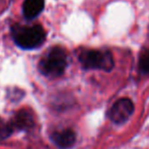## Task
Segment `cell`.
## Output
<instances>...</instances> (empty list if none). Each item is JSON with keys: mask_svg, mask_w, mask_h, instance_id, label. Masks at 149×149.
<instances>
[{"mask_svg": "<svg viewBox=\"0 0 149 149\" xmlns=\"http://www.w3.org/2000/svg\"><path fill=\"white\" fill-rule=\"evenodd\" d=\"M14 43L24 50H35L41 47L46 40V31L40 24H14L11 28Z\"/></svg>", "mask_w": 149, "mask_h": 149, "instance_id": "cell-1", "label": "cell"}, {"mask_svg": "<svg viewBox=\"0 0 149 149\" xmlns=\"http://www.w3.org/2000/svg\"><path fill=\"white\" fill-rule=\"evenodd\" d=\"M68 65V55L64 48L55 46L42 57L39 62V70L44 76L57 78L65 72Z\"/></svg>", "mask_w": 149, "mask_h": 149, "instance_id": "cell-2", "label": "cell"}, {"mask_svg": "<svg viewBox=\"0 0 149 149\" xmlns=\"http://www.w3.org/2000/svg\"><path fill=\"white\" fill-rule=\"evenodd\" d=\"M78 59L84 69H98L109 72L114 67V59L109 51L81 50Z\"/></svg>", "mask_w": 149, "mask_h": 149, "instance_id": "cell-3", "label": "cell"}, {"mask_svg": "<svg viewBox=\"0 0 149 149\" xmlns=\"http://www.w3.org/2000/svg\"><path fill=\"white\" fill-rule=\"evenodd\" d=\"M134 104L130 98L123 97L117 100L109 111V118L116 125H122L132 116Z\"/></svg>", "mask_w": 149, "mask_h": 149, "instance_id": "cell-4", "label": "cell"}, {"mask_svg": "<svg viewBox=\"0 0 149 149\" xmlns=\"http://www.w3.org/2000/svg\"><path fill=\"white\" fill-rule=\"evenodd\" d=\"M52 140L58 147L67 149L74 145L76 141V135L71 129H64L54 132L52 134Z\"/></svg>", "mask_w": 149, "mask_h": 149, "instance_id": "cell-5", "label": "cell"}, {"mask_svg": "<svg viewBox=\"0 0 149 149\" xmlns=\"http://www.w3.org/2000/svg\"><path fill=\"white\" fill-rule=\"evenodd\" d=\"M44 7L45 0H24L22 4V13L26 19H35L42 13Z\"/></svg>", "mask_w": 149, "mask_h": 149, "instance_id": "cell-6", "label": "cell"}, {"mask_svg": "<svg viewBox=\"0 0 149 149\" xmlns=\"http://www.w3.org/2000/svg\"><path fill=\"white\" fill-rule=\"evenodd\" d=\"M10 123L14 130H28L33 126V116L29 111L22 110L14 116Z\"/></svg>", "mask_w": 149, "mask_h": 149, "instance_id": "cell-7", "label": "cell"}, {"mask_svg": "<svg viewBox=\"0 0 149 149\" xmlns=\"http://www.w3.org/2000/svg\"><path fill=\"white\" fill-rule=\"evenodd\" d=\"M14 131L10 122H6L3 119H0V139H5L9 137Z\"/></svg>", "mask_w": 149, "mask_h": 149, "instance_id": "cell-8", "label": "cell"}, {"mask_svg": "<svg viewBox=\"0 0 149 149\" xmlns=\"http://www.w3.org/2000/svg\"><path fill=\"white\" fill-rule=\"evenodd\" d=\"M139 68L142 73L149 74V49L145 50L140 56L139 60Z\"/></svg>", "mask_w": 149, "mask_h": 149, "instance_id": "cell-9", "label": "cell"}]
</instances>
